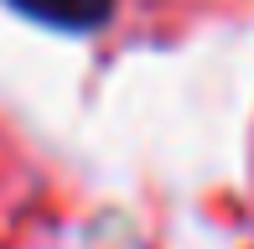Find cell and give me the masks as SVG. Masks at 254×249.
Masks as SVG:
<instances>
[{"label": "cell", "mask_w": 254, "mask_h": 249, "mask_svg": "<svg viewBox=\"0 0 254 249\" xmlns=\"http://www.w3.org/2000/svg\"><path fill=\"white\" fill-rule=\"evenodd\" d=\"M10 5L47 21V26H63V31H94L109 16V0H10Z\"/></svg>", "instance_id": "6da1fadb"}]
</instances>
